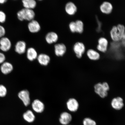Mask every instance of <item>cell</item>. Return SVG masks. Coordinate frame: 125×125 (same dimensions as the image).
Segmentation results:
<instances>
[{"mask_svg": "<svg viewBox=\"0 0 125 125\" xmlns=\"http://www.w3.org/2000/svg\"><path fill=\"white\" fill-rule=\"evenodd\" d=\"M125 32V27L123 25L119 24L114 26L110 32V35L114 41L117 42L121 40Z\"/></svg>", "mask_w": 125, "mask_h": 125, "instance_id": "cell-1", "label": "cell"}, {"mask_svg": "<svg viewBox=\"0 0 125 125\" xmlns=\"http://www.w3.org/2000/svg\"><path fill=\"white\" fill-rule=\"evenodd\" d=\"M17 17L20 21L26 20L31 21L33 20L35 13L32 9H23L19 11L17 14Z\"/></svg>", "mask_w": 125, "mask_h": 125, "instance_id": "cell-2", "label": "cell"}, {"mask_svg": "<svg viewBox=\"0 0 125 125\" xmlns=\"http://www.w3.org/2000/svg\"><path fill=\"white\" fill-rule=\"evenodd\" d=\"M95 93L102 98L106 97L108 95V91L109 90V85L106 82L98 83L94 87Z\"/></svg>", "mask_w": 125, "mask_h": 125, "instance_id": "cell-3", "label": "cell"}, {"mask_svg": "<svg viewBox=\"0 0 125 125\" xmlns=\"http://www.w3.org/2000/svg\"><path fill=\"white\" fill-rule=\"evenodd\" d=\"M18 96L25 106H27L30 104L31 99L29 91L26 90L21 91L19 93Z\"/></svg>", "mask_w": 125, "mask_h": 125, "instance_id": "cell-4", "label": "cell"}, {"mask_svg": "<svg viewBox=\"0 0 125 125\" xmlns=\"http://www.w3.org/2000/svg\"><path fill=\"white\" fill-rule=\"evenodd\" d=\"M73 50L76 57L78 58H80L85 52V47L83 43L77 42L75 44L73 47Z\"/></svg>", "mask_w": 125, "mask_h": 125, "instance_id": "cell-5", "label": "cell"}, {"mask_svg": "<svg viewBox=\"0 0 125 125\" xmlns=\"http://www.w3.org/2000/svg\"><path fill=\"white\" fill-rule=\"evenodd\" d=\"M32 108L36 113H42L44 110V104L40 100L36 99L34 100L32 104Z\"/></svg>", "mask_w": 125, "mask_h": 125, "instance_id": "cell-6", "label": "cell"}, {"mask_svg": "<svg viewBox=\"0 0 125 125\" xmlns=\"http://www.w3.org/2000/svg\"><path fill=\"white\" fill-rule=\"evenodd\" d=\"M11 43L7 37H3L0 40V49L3 51L7 52L10 49Z\"/></svg>", "mask_w": 125, "mask_h": 125, "instance_id": "cell-7", "label": "cell"}, {"mask_svg": "<svg viewBox=\"0 0 125 125\" xmlns=\"http://www.w3.org/2000/svg\"><path fill=\"white\" fill-rule=\"evenodd\" d=\"M67 108L70 112H75L79 108V104L77 100L74 98H70L66 103Z\"/></svg>", "mask_w": 125, "mask_h": 125, "instance_id": "cell-8", "label": "cell"}, {"mask_svg": "<svg viewBox=\"0 0 125 125\" xmlns=\"http://www.w3.org/2000/svg\"><path fill=\"white\" fill-rule=\"evenodd\" d=\"M54 48L55 54L57 57H62L66 52V47L63 43L57 44L55 45Z\"/></svg>", "mask_w": 125, "mask_h": 125, "instance_id": "cell-9", "label": "cell"}, {"mask_svg": "<svg viewBox=\"0 0 125 125\" xmlns=\"http://www.w3.org/2000/svg\"><path fill=\"white\" fill-rule=\"evenodd\" d=\"M72 119L71 114L68 112H64L61 114L59 118V121L63 125H68Z\"/></svg>", "mask_w": 125, "mask_h": 125, "instance_id": "cell-10", "label": "cell"}, {"mask_svg": "<svg viewBox=\"0 0 125 125\" xmlns=\"http://www.w3.org/2000/svg\"><path fill=\"white\" fill-rule=\"evenodd\" d=\"M28 28L30 32L32 33H35L39 32L41 27L38 22L33 20L30 21L28 24Z\"/></svg>", "mask_w": 125, "mask_h": 125, "instance_id": "cell-11", "label": "cell"}, {"mask_svg": "<svg viewBox=\"0 0 125 125\" xmlns=\"http://www.w3.org/2000/svg\"><path fill=\"white\" fill-rule=\"evenodd\" d=\"M111 104L113 108L116 110H121L124 105L123 98L119 97L112 99Z\"/></svg>", "mask_w": 125, "mask_h": 125, "instance_id": "cell-12", "label": "cell"}, {"mask_svg": "<svg viewBox=\"0 0 125 125\" xmlns=\"http://www.w3.org/2000/svg\"><path fill=\"white\" fill-rule=\"evenodd\" d=\"M98 45L97 49L98 51L102 52H105L107 51L108 42L106 38L101 37L98 40Z\"/></svg>", "mask_w": 125, "mask_h": 125, "instance_id": "cell-13", "label": "cell"}, {"mask_svg": "<svg viewBox=\"0 0 125 125\" xmlns=\"http://www.w3.org/2000/svg\"><path fill=\"white\" fill-rule=\"evenodd\" d=\"M37 60L41 65L46 66L51 61L50 57L49 55L45 54H41L38 56Z\"/></svg>", "mask_w": 125, "mask_h": 125, "instance_id": "cell-14", "label": "cell"}, {"mask_svg": "<svg viewBox=\"0 0 125 125\" xmlns=\"http://www.w3.org/2000/svg\"><path fill=\"white\" fill-rule=\"evenodd\" d=\"M26 45L24 41H20L16 43L15 47V51L18 54H24L26 51Z\"/></svg>", "mask_w": 125, "mask_h": 125, "instance_id": "cell-15", "label": "cell"}, {"mask_svg": "<svg viewBox=\"0 0 125 125\" xmlns=\"http://www.w3.org/2000/svg\"><path fill=\"white\" fill-rule=\"evenodd\" d=\"M58 36L56 32H51L48 33L45 37L46 42L49 44L56 43L58 40Z\"/></svg>", "mask_w": 125, "mask_h": 125, "instance_id": "cell-16", "label": "cell"}, {"mask_svg": "<svg viewBox=\"0 0 125 125\" xmlns=\"http://www.w3.org/2000/svg\"><path fill=\"white\" fill-rule=\"evenodd\" d=\"M65 10L67 14L72 15H74L77 11V8L74 3L69 2L67 3L65 5Z\"/></svg>", "mask_w": 125, "mask_h": 125, "instance_id": "cell-17", "label": "cell"}, {"mask_svg": "<svg viewBox=\"0 0 125 125\" xmlns=\"http://www.w3.org/2000/svg\"><path fill=\"white\" fill-rule=\"evenodd\" d=\"M1 71L3 74H7L11 72L13 69V66L11 63L8 62H4L1 66Z\"/></svg>", "mask_w": 125, "mask_h": 125, "instance_id": "cell-18", "label": "cell"}, {"mask_svg": "<svg viewBox=\"0 0 125 125\" xmlns=\"http://www.w3.org/2000/svg\"><path fill=\"white\" fill-rule=\"evenodd\" d=\"M102 12L106 14H109L112 11L113 6L110 2L105 1L103 2L100 7Z\"/></svg>", "mask_w": 125, "mask_h": 125, "instance_id": "cell-19", "label": "cell"}, {"mask_svg": "<svg viewBox=\"0 0 125 125\" xmlns=\"http://www.w3.org/2000/svg\"><path fill=\"white\" fill-rule=\"evenodd\" d=\"M38 54L36 51L33 48H30L26 51V56L29 60L31 61L35 60L37 58Z\"/></svg>", "mask_w": 125, "mask_h": 125, "instance_id": "cell-20", "label": "cell"}, {"mask_svg": "<svg viewBox=\"0 0 125 125\" xmlns=\"http://www.w3.org/2000/svg\"><path fill=\"white\" fill-rule=\"evenodd\" d=\"M23 118L25 121L29 123H32L35 121V117L33 112L31 110H28L23 114Z\"/></svg>", "mask_w": 125, "mask_h": 125, "instance_id": "cell-21", "label": "cell"}, {"mask_svg": "<svg viewBox=\"0 0 125 125\" xmlns=\"http://www.w3.org/2000/svg\"><path fill=\"white\" fill-rule=\"evenodd\" d=\"M22 3L23 7L26 9L32 10L37 5V2L35 0H23Z\"/></svg>", "mask_w": 125, "mask_h": 125, "instance_id": "cell-22", "label": "cell"}, {"mask_svg": "<svg viewBox=\"0 0 125 125\" xmlns=\"http://www.w3.org/2000/svg\"><path fill=\"white\" fill-rule=\"evenodd\" d=\"M87 55L89 58L93 60H97L100 58L99 53L93 49H90L87 51Z\"/></svg>", "mask_w": 125, "mask_h": 125, "instance_id": "cell-23", "label": "cell"}, {"mask_svg": "<svg viewBox=\"0 0 125 125\" xmlns=\"http://www.w3.org/2000/svg\"><path fill=\"white\" fill-rule=\"evenodd\" d=\"M76 23V32L81 33L83 32L84 30L83 23L82 21L77 20L75 21Z\"/></svg>", "mask_w": 125, "mask_h": 125, "instance_id": "cell-24", "label": "cell"}, {"mask_svg": "<svg viewBox=\"0 0 125 125\" xmlns=\"http://www.w3.org/2000/svg\"><path fill=\"white\" fill-rule=\"evenodd\" d=\"M83 125H96V123L94 120L89 118H85L83 121Z\"/></svg>", "mask_w": 125, "mask_h": 125, "instance_id": "cell-25", "label": "cell"}, {"mask_svg": "<svg viewBox=\"0 0 125 125\" xmlns=\"http://www.w3.org/2000/svg\"><path fill=\"white\" fill-rule=\"evenodd\" d=\"M7 88L3 85H0V97H3L5 96L7 94Z\"/></svg>", "mask_w": 125, "mask_h": 125, "instance_id": "cell-26", "label": "cell"}, {"mask_svg": "<svg viewBox=\"0 0 125 125\" xmlns=\"http://www.w3.org/2000/svg\"><path fill=\"white\" fill-rule=\"evenodd\" d=\"M69 28L72 32H76V23L74 21H72L69 24Z\"/></svg>", "mask_w": 125, "mask_h": 125, "instance_id": "cell-27", "label": "cell"}, {"mask_svg": "<svg viewBox=\"0 0 125 125\" xmlns=\"http://www.w3.org/2000/svg\"><path fill=\"white\" fill-rule=\"evenodd\" d=\"M6 19V15L5 13L2 11L0 10V23H4Z\"/></svg>", "mask_w": 125, "mask_h": 125, "instance_id": "cell-28", "label": "cell"}, {"mask_svg": "<svg viewBox=\"0 0 125 125\" xmlns=\"http://www.w3.org/2000/svg\"><path fill=\"white\" fill-rule=\"evenodd\" d=\"M6 33L5 29L4 27L0 25V38L4 37Z\"/></svg>", "mask_w": 125, "mask_h": 125, "instance_id": "cell-29", "label": "cell"}, {"mask_svg": "<svg viewBox=\"0 0 125 125\" xmlns=\"http://www.w3.org/2000/svg\"><path fill=\"white\" fill-rule=\"evenodd\" d=\"M6 57L4 54L3 53L0 52V63H2L4 62Z\"/></svg>", "mask_w": 125, "mask_h": 125, "instance_id": "cell-30", "label": "cell"}, {"mask_svg": "<svg viewBox=\"0 0 125 125\" xmlns=\"http://www.w3.org/2000/svg\"><path fill=\"white\" fill-rule=\"evenodd\" d=\"M121 42L122 44L123 45V46L125 47V32L123 39H122L121 40Z\"/></svg>", "mask_w": 125, "mask_h": 125, "instance_id": "cell-31", "label": "cell"}, {"mask_svg": "<svg viewBox=\"0 0 125 125\" xmlns=\"http://www.w3.org/2000/svg\"><path fill=\"white\" fill-rule=\"evenodd\" d=\"M7 1L6 0H0V4H2L4 3H5L7 2Z\"/></svg>", "mask_w": 125, "mask_h": 125, "instance_id": "cell-32", "label": "cell"}, {"mask_svg": "<svg viewBox=\"0 0 125 125\" xmlns=\"http://www.w3.org/2000/svg\"></svg>", "mask_w": 125, "mask_h": 125, "instance_id": "cell-33", "label": "cell"}]
</instances>
